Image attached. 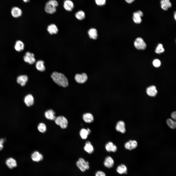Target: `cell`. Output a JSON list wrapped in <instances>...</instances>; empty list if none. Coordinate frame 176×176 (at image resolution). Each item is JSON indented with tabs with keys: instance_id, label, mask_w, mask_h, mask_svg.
I'll return each mask as SVG.
<instances>
[{
	"instance_id": "1",
	"label": "cell",
	"mask_w": 176,
	"mask_h": 176,
	"mask_svg": "<svg viewBox=\"0 0 176 176\" xmlns=\"http://www.w3.org/2000/svg\"><path fill=\"white\" fill-rule=\"evenodd\" d=\"M51 77L54 82L60 86L65 87L68 85L67 78L62 73L54 72L51 74Z\"/></svg>"
},
{
	"instance_id": "2",
	"label": "cell",
	"mask_w": 176,
	"mask_h": 176,
	"mask_svg": "<svg viewBox=\"0 0 176 176\" xmlns=\"http://www.w3.org/2000/svg\"><path fill=\"white\" fill-rule=\"evenodd\" d=\"M58 5V3L56 0H49L45 4V10L46 12L48 14H53L56 11V7Z\"/></svg>"
},
{
	"instance_id": "3",
	"label": "cell",
	"mask_w": 176,
	"mask_h": 176,
	"mask_svg": "<svg viewBox=\"0 0 176 176\" xmlns=\"http://www.w3.org/2000/svg\"><path fill=\"white\" fill-rule=\"evenodd\" d=\"M54 121L55 124L62 129H66L68 126V120L64 116L60 115L56 117Z\"/></svg>"
},
{
	"instance_id": "4",
	"label": "cell",
	"mask_w": 176,
	"mask_h": 176,
	"mask_svg": "<svg viewBox=\"0 0 176 176\" xmlns=\"http://www.w3.org/2000/svg\"><path fill=\"white\" fill-rule=\"evenodd\" d=\"M76 164L78 167L82 172H84L89 168V162L82 158L79 159Z\"/></svg>"
},
{
	"instance_id": "5",
	"label": "cell",
	"mask_w": 176,
	"mask_h": 176,
	"mask_svg": "<svg viewBox=\"0 0 176 176\" xmlns=\"http://www.w3.org/2000/svg\"><path fill=\"white\" fill-rule=\"evenodd\" d=\"M88 77L87 74L83 72L81 73H77L75 74L74 79L76 82L79 84H83L87 81Z\"/></svg>"
},
{
	"instance_id": "6",
	"label": "cell",
	"mask_w": 176,
	"mask_h": 176,
	"mask_svg": "<svg viewBox=\"0 0 176 176\" xmlns=\"http://www.w3.org/2000/svg\"><path fill=\"white\" fill-rule=\"evenodd\" d=\"M134 45L135 48L140 50H144L146 47V44L143 40L141 37H138L135 40Z\"/></svg>"
},
{
	"instance_id": "7",
	"label": "cell",
	"mask_w": 176,
	"mask_h": 176,
	"mask_svg": "<svg viewBox=\"0 0 176 176\" xmlns=\"http://www.w3.org/2000/svg\"><path fill=\"white\" fill-rule=\"evenodd\" d=\"M23 59L25 62L30 64H34L35 61L34 54L29 52L26 53L25 55L23 57Z\"/></svg>"
},
{
	"instance_id": "8",
	"label": "cell",
	"mask_w": 176,
	"mask_h": 176,
	"mask_svg": "<svg viewBox=\"0 0 176 176\" xmlns=\"http://www.w3.org/2000/svg\"><path fill=\"white\" fill-rule=\"evenodd\" d=\"M31 157L33 161L37 162L42 161L43 159L42 154L37 151H34L32 153Z\"/></svg>"
},
{
	"instance_id": "9",
	"label": "cell",
	"mask_w": 176,
	"mask_h": 176,
	"mask_svg": "<svg viewBox=\"0 0 176 176\" xmlns=\"http://www.w3.org/2000/svg\"><path fill=\"white\" fill-rule=\"evenodd\" d=\"M143 15V12L140 11H138L133 13V19L136 23L139 24L142 21L141 17Z\"/></svg>"
},
{
	"instance_id": "10",
	"label": "cell",
	"mask_w": 176,
	"mask_h": 176,
	"mask_svg": "<svg viewBox=\"0 0 176 176\" xmlns=\"http://www.w3.org/2000/svg\"><path fill=\"white\" fill-rule=\"evenodd\" d=\"M44 116L46 119L50 121H54L56 117L55 112L51 109L46 111L44 112Z\"/></svg>"
},
{
	"instance_id": "11",
	"label": "cell",
	"mask_w": 176,
	"mask_h": 176,
	"mask_svg": "<svg viewBox=\"0 0 176 176\" xmlns=\"http://www.w3.org/2000/svg\"><path fill=\"white\" fill-rule=\"evenodd\" d=\"M115 129L116 130L122 133H124L126 132L125 124L124 122L122 121H118L117 123Z\"/></svg>"
},
{
	"instance_id": "12",
	"label": "cell",
	"mask_w": 176,
	"mask_h": 176,
	"mask_svg": "<svg viewBox=\"0 0 176 176\" xmlns=\"http://www.w3.org/2000/svg\"><path fill=\"white\" fill-rule=\"evenodd\" d=\"M114 164V160L111 157L108 156L105 158L104 162V165L106 167L109 168H111L113 167Z\"/></svg>"
},
{
	"instance_id": "13",
	"label": "cell",
	"mask_w": 176,
	"mask_h": 176,
	"mask_svg": "<svg viewBox=\"0 0 176 176\" xmlns=\"http://www.w3.org/2000/svg\"><path fill=\"white\" fill-rule=\"evenodd\" d=\"M82 118L85 122L88 123H92L94 119L93 114L89 112L84 113L82 115Z\"/></svg>"
},
{
	"instance_id": "14",
	"label": "cell",
	"mask_w": 176,
	"mask_h": 176,
	"mask_svg": "<svg viewBox=\"0 0 176 176\" xmlns=\"http://www.w3.org/2000/svg\"><path fill=\"white\" fill-rule=\"evenodd\" d=\"M105 147L106 151L108 152H115L117 149L116 145L111 142L107 143L105 145Z\"/></svg>"
},
{
	"instance_id": "15",
	"label": "cell",
	"mask_w": 176,
	"mask_h": 176,
	"mask_svg": "<svg viewBox=\"0 0 176 176\" xmlns=\"http://www.w3.org/2000/svg\"><path fill=\"white\" fill-rule=\"evenodd\" d=\"M137 145V143L136 141L130 140L125 143L124 147L126 149L131 150L136 148Z\"/></svg>"
},
{
	"instance_id": "16",
	"label": "cell",
	"mask_w": 176,
	"mask_h": 176,
	"mask_svg": "<svg viewBox=\"0 0 176 176\" xmlns=\"http://www.w3.org/2000/svg\"><path fill=\"white\" fill-rule=\"evenodd\" d=\"M74 7L73 2L70 0H65L64 2L63 7L65 10L67 11H72Z\"/></svg>"
},
{
	"instance_id": "17",
	"label": "cell",
	"mask_w": 176,
	"mask_h": 176,
	"mask_svg": "<svg viewBox=\"0 0 176 176\" xmlns=\"http://www.w3.org/2000/svg\"><path fill=\"white\" fill-rule=\"evenodd\" d=\"M11 14L14 18H17L21 16L22 13L21 10L17 7H13L11 10Z\"/></svg>"
},
{
	"instance_id": "18",
	"label": "cell",
	"mask_w": 176,
	"mask_h": 176,
	"mask_svg": "<svg viewBox=\"0 0 176 176\" xmlns=\"http://www.w3.org/2000/svg\"><path fill=\"white\" fill-rule=\"evenodd\" d=\"M24 101L26 105L27 106L30 107L33 104V97L31 94H29L25 96L24 99Z\"/></svg>"
},
{
	"instance_id": "19",
	"label": "cell",
	"mask_w": 176,
	"mask_h": 176,
	"mask_svg": "<svg viewBox=\"0 0 176 176\" xmlns=\"http://www.w3.org/2000/svg\"><path fill=\"white\" fill-rule=\"evenodd\" d=\"M28 77L26 75H22L18 76L17 78V82L22 86H24L28 80Z\"/></svg>"
},
{
	"instance_id": "20",
	"label": "cell",
	"mask_w": 176,
	"mask_h": 176,
	"mask_svg": "<svg viewBox=\"0 0 176 176\" xmlns=\"http://www.w3.org/2000/svg\"><path fill=\"white\" fill-rule=\"evenodd\" d=\"M6 163L8 167L10 169H12L17 166V163L15 160L10 157L8 158L6 160Z\"/></svg>"
},
{
	"instance_id": "21",
	"label": "cell",
	"mask_w": 176,
	"mask_h": 176,
	"mask_svg": "<svg viewBox=\"0 0 176 176\" xmlns=\"http://www.w3.org/2000/svg\"><path fill=\"white\" fill-rule=\"evenodd\" d=\"M84 149L86 152L89 154H92L94 151L93 146L91 142L89 141H87L86 142Z\"/></svg>"
},
{
	"instance_id": "22",
	"label": "cell",
	"mask_w": 176,
	"mask_h": 176,
	"mask_svg": "<svg viewBox=\"0 0 176 176\" xmlns=\"http://www.w3.org/2000/svg\"><path fill=\"white\" fill-rule=\"evenodd\" d=\"M146 92L148 95L152 97L155 96L157 92L156 87L154 86H151L147 88Z\"/></svg>"
},
{
	"instance_id": "23",
	"label": "cell",
	"mask_w": 176,
	"mask_h": 176,
	"mask_svg": "<svg viewBox=\"0 0 176 176\" xmlns=\"http://www.w3.org/2000/svg\"><path fill=\"white\" fill-rule=\"evenodd\" d=\"M160 3L162 8L164 10H168L172 6V4L169 0H161Z\"/></svg>"
},
{
	"instance_id": "24",
	"label": "cell",
	"mask_w": 176,
	"mask_h": 176,
	"mask_svg": "<svg viewBox=\"0 0 176 176\" xmlns=\"http://www.w3.org/2000/svg\"><path fill=\"white\" fill-rule=\"evenodd\" d=\"M47 30L51 34H56L58 31V28L56 25L54 24H51L48 26Z\"/></svg>"
},
{
	"instance_id": "25",
	"label": "cell",
	"mask_w": 176,
	"mask_h": 176,
	"mask_svg": "<svg viewBox=\"0 0 176 176\" xmlns=\"http://www.w3.org/2000/svg\"><path fill=\"white\" fill-rule=\"evenodd\" d=\"M116 171L120 174H126L127 173V168L125 165L121 164L117 166Z\"/></svg>"
},
{
	"instance_id": "26",
	"label": "cell",
	"mask_w": 176,
	"mask_h": 176,
	"mask_svg": "<svg viewBox=\"0 0 176 176\" xmlns=\"http://www.w3.org/2000/svg\"><path fill=\"white\" fill-rule=\"evenodd\" d=\"M24 44L20 40H18L16 42L14 48L17 51L20 52L22 51L24 49Z\"/></svg>"
},
{
	"instance_id": "27",
	"label": "cell",
	"mask_w": 176,
	"mask_h": 176,
	"mask_svg": "<svg viewBox=\"0 0 176 176\" xmlns=\"http://www.w3.org/2000/svg\"><path fill=\"white\" fill-rule=\"evenodd\" d=\"M44 62L42 60L37 61L36 64V67L39 71L43 72L45 70V67L44 65Z\"/></svg>"
},
{
	"instance_id": "28",
	"label": "cell",
	"mask_w": 176,
	"mask_h": 176,
	"mask_svg": "<svg viewBox=\"0 0 176 176\" xmlns=\"http://www.w3.org/2000/svg\"><path fill=\"white\" fill-rule=\"evenodd\" d=\"M79 135L81 138L83 139H86L90 134L87 129L83 128L81 129L79 132Z\"/></svg>"
},
{
	"instance_id": "29",
	"label": "cell",
	"mask_w": 176,
	"mask_h": 176,
	"mask_svg": "<svg viewBox=\"0 0 176 176\" xmlns=\"http://www.w3.org/2000/svg\"><path fill=\"white\" fill-rule=\"evenodd\" d=\"M37 129L40 132L44 133L45 132L47 131V126L45 123L43 122H41L38 124Z\"/></svg>"
},
{
	"instance_id": "30",
	"label": "cell",
	"mask_w": 176,
	"mask_h": 176,
	"mask_svg": "<svg viewBox=\"0 0 176 176\" xmlns=\"http://www.w3.org/2000/svg\"><path fill=\"white\" fill-rule=\"evenodd\" d=\"M88 33L89 37L92 39H95L97 37V31L95 29L92 28L90 29L88 31Z\"/></svg>"
},
{
	"instance_id": "31",
	"label": "cell",
	"mask_w": 176,
	"mask_h": 176,
	"mask_svg": "<svg viewBox=\"0 0 176 176\" xmlns=\"http://www.w3.org/2000/svg\"><path fill=\"white\" fill-rule=\"evenodd\" d=\"M76 18L79 20H83L85 17L84 12L82 11H79L77 12L75 14Z\"/></svg>"
},
{
	"instance_id": "32",
	"label": "cell",
	"mask_w": 176,
	"mask_h": 176,
	"mask_svg": "<svg viewBox=\"0 0 176 176\" xmlns=\"http://www.w3.org/2000/svg\"><path fill=\"white\" fill-rule=\"evenodd\" d=\"M166 122L170 128L172 129H174L176 128V123L175 121L169 118L167 120Z\"/></svg>"
},
{
	"instance_id": "33",
	"label": "cell",
	"mask_w": 176,
	"mask_h": 176,
	"mask_svg": "<svg viewBox=\"0 0 176 176\" xmlns=\"http://www.w3.org/2000/svg\"><path fill=\"white\" fill-rule=\"evenodd\" d=\"M165 51V49L163 47V45L161 44H159L156 47L155 52L158 54H160L163 53Z\"/></svg>"
},
{
	"instance_id": "34",
	"label": "cell",
	"mask_w": 176,
	"mask_h": 176,
	"mask_svg": "<svg viewBox=\"0 0 176 176\" xmlns=\"http://www.w3.org/2000/svg\"><path fill=\"white\" fill-rule=\"evenodd\" d=\"M154 66L156 67L160 66L161 64V62L159 59H156L154 60L153 62Z\"/></svg>"
},
{
	"instance_id": "35",
	"label": "cell",
	"mask_w": 176,
	"mask_h": 176,
	"mask_svg": "<svg viewBox=\"0 0 176 176\" xmlns=\"http://www.w3.org/2000/svg\"><path fill=\"white\" fill-rule=\"evenodd\" d=\"M96 4L99 6H102L106 3V0H95Z\"/></svg>"
},
{
	"instance_id": "36",
	"label": "cell",
	"mask_w": 176,
	"mask_h": 176,
	"mask_svg": "<svg viewBox=\"0 0 176 176\" xmlns=\"http://www.w3.org/2000/svg\"><path fill=\"white\" fill-rule=\"evenodd\" d=\"M95 176H106L105 173L101 171H98L95 173Z\"/></svg>"
},
{
	"instance_id": "37",
	"label": "cell",
	"mask_w": 176,
	"mask_h": 176,
	"mask_svg": "<svg viewBox=\"0 0 176 176\" xmlns=\"http://www.w3.org/2000/svg\"><path fill=\"white\" fill-rule=\"evenodd\" d=\"M171 117L174 119L175 120H176V112L175 111H174L172 112L171 114Z\"/></svg>"
},
{
	"instance_id": "38",
	"label": "cell",
	"mask_w": 176,
	"mask_h": 176,
	"mask_svg": "<svg viewBox=\"0 0 176 176\" xmlns=\"http://www.w3.org/2000/svg\"><path fill=\"white\" fill-rule=\"evenodd\" d=\"M125 0L127 3H131L134 0Z\"/></svg>"
},
{
	"instance_id": "39",
	"label": "cell",
	"mask_w": 176,
	"mask_h": 176,
	"mask_svg": "<svg viewBox=\"0 0 176 176\" xmlns=\"http://www.w3.org/2000/svg\"><path fill=\"white\" fill-rule=\"evenodd\" d=\"M5 141L4 139L1 138L0 139V142L3 144Z\"/></svg>"
},
{
	"instance_id": "40",
	"label": "cell",
	"mask_w": 176,
	"mask_h": 176,
	"mask_svg": "<svg viewBox=\"0 0 176 176\" xmlns=\"http://www.w3.org/2000/svg\"><path fill=\"white\" fill-rule=\"evenodd\" d=\"M3 147V144L0 142V151L1 150Z\"/></svg>"
},
{
	"instance_id": "41",
	"label": "cell",
	"mask_w": 176,
	"mask_h": 176,
	"mask_svg": "<svg viewBox=\"0 0 176 176\" xmlns=\"http://www.w3.org/2000/svg\"><path fill=\"white\" fill-rule=\"evenodd\" d=\"M23 0L24 2L26 3L29 2L30 0Z\"/></svg>"
},
{
	"instance_id": "42",
	"label": "cell",
	"mask_w": 176,
	"mask_h": 176,
	"mask_svg": "<svg viewBox=\"0 0 176 176\" xmlns=\"http://www.w3.org/2000/svg\"><path fill=\"white\" fill-rule=\"evenodd\" d=\"M174 14V18H175V20H176V12H175Z\"/></svg>"
}]
</instances>
